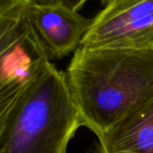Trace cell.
Listing matches in <instances>:
<instances>
[{
	"mask_svg": "<svg viewBox=\"0 0 153 153\" xmlns=\"http://www.w3.org/2000/svg\"><path fill=\"white\" fill-rule=\"evenodd\" d=\"M65 73L81 125L97 138L153 97V51L79 47Z\"/></svg>",
	"mask_w": 153,
	"mask_h": 153,
	"instance_id": "1",
	"label": "cell"
},
{
	"mask_svg": "<svg viewBox=\"0 0 153 153\" xmlns=\"http://www.w3.org/2000/svg\"><path fill=\"white\" fill-rule=\"evenodd\" d=\"M80 126L66 73L51 62L7 120L0 134V153H66Z\"/></svg>",
	"mask_w": 153,
	"mask_h": 153,
	"instance_id": "2",
	"label": "cell"
},
{
	"mask_svg": "<svg viewBox=\"0 0 153 153\" xmlns=\"http://www.w3.org/2000/svg\"><path fill=\"white\" fill-rule=\"evenodd\" d=\"M30 1L0 4V134L28 86L51 63L29 19Z\"/></svg>",
	"mask_w": 153,
	"mask_h": 153,
	"instance_id": "3",
	"label": "cell"
},
{
	"mask_svg": "<svg viewBox=\"0 0 153 153\" xmlns=\"http://www.w3.org/2000/svg\"><path fill=\"white\" fill-rule=\"evenodd\" d=\"M79 47L153 51V0H115L93 18Z\"/></svg>",
	"mask_w": 153,
	"mask_h": 153,
	"instance_id": "4",
	"label": "cell"
},
{
	"mask_svg": "<svg viewBox=\"0 0 153 153\" xmlns=\"http://www.w3.org/2000/svg\"><path fill=\"white\" fill-rule=\"evenodd\" d=\"M28 16L51 59L74 53L93 23V19L59 4L38 5L30 1Z\"/></svg>",
	"mask_w": 153,
	"mask_h": 153,
	"instance_id": "5",
	"label": "cell"
},
{
	"mask_svg": "<svg viewBox=\"0 0 153 153\" xmlns=\"http://www.w3.org/2000/svg\"><path fill=\"white\" fill-rule=\"evenodd\" d=\"M94 153H153V97L100 136Z\"/></svg>",
	"mask_w": 153,
	"mask_h": 153,
	"instance_id": "6",
	"label": "cell"
},
{
	"mask_svg": "<svg viewBox=\"0 0 153 153\" xmlns=\"http://www.w3.org/2000/svg\"><path fill=\"white\" fill-rule=\"evenodd\" d=\"M88 1V0H59V4L70 10L79 12Z\"/></svg>",
	"mask_w": 153,
	"mask_h": 153,
	"instance_id": "7",
	"label": "cell"
},
{
	"mask_svg": "<svg viewBox=\"0 0 153 153\" xmlns=\"http://www.w3.org/2000/svg\"><path fill=\"white\" fill-rule=\"evenodd\" d=\"M31 1L38 5H57L59 3V0H31Z\"/></svg>",
	"mask_w": 153,
	"mask_h": 153,
	"instance_id": "8",
	"label": "cell"
},
{
	"mask_svg": "<svg viewBox=\"0 0 153 153\" xmlns=\"http://www.w3.org/2000/svg\"><path fill=\"white\" fill-rule=\"evenodd\" d=\"M114 1H115V0H100V2H101V5L105 7L107 6H109L110 4H112Z\"/></svg>",
	"mask_w": 153,
	"mask_h": 153,
	"instance_id": "9",
	"label": "cell"
},
{
	"mask_svg": "<svg viewBox=\"0 0 153 153\" xmlns=\"http://www.w3.org/2000/svg\"><path fill=\"white\" fill-rule=\"evenodd\" d=\"M2 2H3V0H0V4H1Z\"/></svg>",
	"mask_w": 153,
	"mask_h": 153,
	"instance_id": "10",
	"label": "cell"
}]
</instances>
